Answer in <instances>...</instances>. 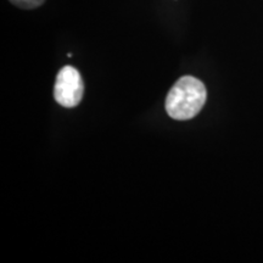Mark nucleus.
Listing matches in <instances>:
<instances>
[{"label":"nucleus","instance_id":"f257e3e1","mask_svg":"<svg viewBox=\"0 0 263 263\" xmlns=\"http://www.w3.org/2000/svg\"><path fill=\"white\" fill-rule=\"evenodd\" d=\"M207 91L201 81L185 76L173 85L166 99V111L177 121L195 117L206 103Z\"/></svg>","mask_w":263,"mask_h":263},{"label":"nucleus","instance_id":"f03ea898","mask_svg":"<svg viewBox=\"0 0 263 263\" xmlns=\"http://www.w3.org/2000/svg\"><path fill=\"white\" fill-rule=\"evenodd\" d=\"M83 93L84 84L80 72L72 66L61 68L54 88L55 100L64 107H74L81 103Z\"/></svg>","mask_w":263,"mask_h":263},{"label":"nucleus","instance_id":"7ed1b4c3","mask_svg":"<svg viewBox=\"0 0 263 263\" xmlns=\"http://www.w3.org/2000/svg\"><path fill=\"white\" fill-rule=\"evenodd\" d=\"M15 6H18L21 9H35L41 6L45 0H10Z\"/></svg>","mask_w":263,"mask_h":263}]
</instances>
